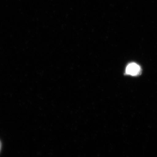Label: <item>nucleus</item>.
Masks as SVG:
<instances>
[{
  "mask_svg": "<svg viewBox=\"0 0 157 157\" xmlns=\"http://www.w3.org/2000/svg\"><path fill=\"white\" fill-rule=\"evenodd\" d=\"M141 69L140 67L135 63H131L128 64L125 70V72L127 75L132 76L139 75L141 73Z\"/></svg>",
  "mask_w": 157,
  "mask_h": 157,
  "instance_id": "obj_1",
  "label": "nucleus"
},
{
  "mask_svg": "<svg viewBox=\"0 0 157 157\" xmlns=\"http://www.w3.org/2000/svg\"><path fill=\"white\" fill-rule=\"evenodd\" d=\"M2 144L1 142L0 141V151H1V150Z\"/></svg>",
  "mask_w": 157,
  "mask_h": 157,
  "instance_id": "obj_2",
  "label": "nucleus"
}]
</instances>
